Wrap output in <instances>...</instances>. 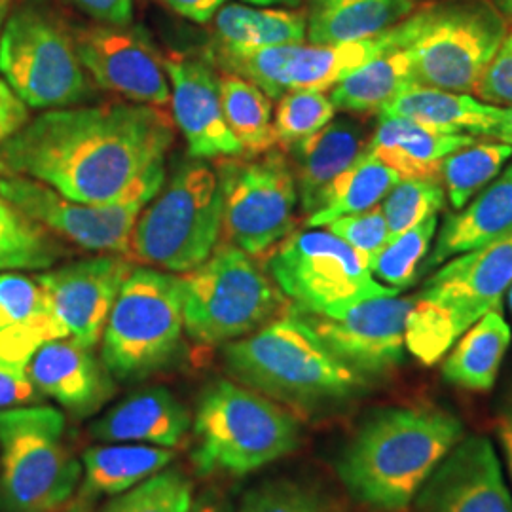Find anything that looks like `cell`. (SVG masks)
<instances>
[{
  "mask_svg": "<svg viewBox=\"0 0 512 512\" xmlns=\"http://www.w3.org/2000/svg\"><path fill=\"white\" fill-rule=\"evenodd\" d=\"M65 442V418L48 406L0 412V512H54L80 482Z\"/></svg>",
  "mask_w": 512,
  "mask_h": 512,
  "instance_id": "9",
  "label": "cell"
},
{
  "mask_svg": "<svg viewBox=\"0 0 512 512\" xmlns=\"http://www.w3.org/2000/svg\"><path fill=\"white\" fill-rule=\"evenodd\" d=\"M224 120L243 148V156L255 158L275 147L272 99L251 80L238 74H219Z\"/></svg>",
  "mask_w": 512,
  "mask_h": 512,
  "instance_id": "34",
  "label": "cell"
},
{
  "mask_svg": "<svg viewBox=\"0 0 512 512\" xmlns=\"http://www.w3.org/2000/svg\"><path fill=\"white\" fill-rule=\"evenodd\" d=\"M222 236L247 255L270 253L293 234L298 190L293 165L270 150L255 158H220Z\"/></svg>",
  "mask_w": 512,
  "mask_h": 512,
  "instance_id": "12",
  "label": "cell"
},
{
  "mask_svg": "<svg viewBox=\"0 0 512 512\" xmlns=\"http://www.w3.org/2000/svg\"><path fill=\"white\" fill-rule=\"evenodd\" d=\"M416 84L412 59L403 48L387 50L338 82L330 101L346 112H376L404 88Z\"/></svg>",
  "mask_w": 512,
  "mask_h": 512,
  "instance_id": "33",
  "label": "cell"
},
{
  "mask_svg": "<svg viewBox=\"0 0 512 512\" xmlns=\"http://www.w3.org/2000/svg\"><path fill=\"white\" fill-rule=\"evenodd\" d=\"M194 437L192 458L202 475L245 476L293 454L300 425L266 395L219 380L200 397Z\"/></svg>",
  "mask_w": 512,
  "mask_h": 512,
  "instance_id": "4",
  "label": "cell"
},
{
  "mask_svg": "<svg viewBox=\"0 0 512 512\" xmlns=\"http://www.w3.org/2000/svg\"><path fill=\"white\" fill-rule=\"evenodd\" d=\"M268 274L293 310L334 317L351 306L401 291L376 281L365 258L329 230L308 228L277 243Z\"/></svg>",
  "mask_w": 512,
  "mask_h": 512,
  "instance_id": "11",
  "label": "cell"
},
{
  "mask_svg": "<svg viewBox=\"0 0 512 512\" xmlns=\"http://www.w3.org/2000/svg\"><path fill=\"white\" fill-rule=\"evenodd\" d=\"M412 306L414 298L387 294L363 300L334 317L291 311L344 365L372 380L403 365L404 330Z\"/></svg>",
  "mask_w": 512,
  "mask_h": 512,
  "instance_id": "15",
  "label": "cell"
},
{
  "mask_svg": "<svg viewBox=\"0 0 512 512\" xmlns=\"http://www.w3.org/2000/svg\"><path fill=\"white\" fill-rule=\"evenodd\" d=\"M512 230V164L459 213L448 215L440 228L437 245L423 262L431 272L446 260L480 249Z\"/></svg>",
  "mask_w": 512,
  "mask_h": 512,
  "instance_id": "26",
  "label": "cell"
},
{
  "mask_svg": "<svg viewBox=\"0 0 512 512\" xmlns=\"http://www.w3.org/2000/svg\"><path fill=\"white\" fill-rule=\"evenodd\" d=\"M69 338L37 277L0 272V359L27 372L42 344Z\"/></svg>",
  "mask_w": 512,
  "mask_h": 512,
  "instance_id": "22",
  "label": "cell"
},
{
  "mask_svg": "<svg viewBox=\"0 0 512 512\" xmlns=\"http://www.w3.org/2000/svg\"><path fill=\"white\" fill-rule=\"evenodd\" d=\"M222 236L217 171L203 160L179 165L145 205L129 238V258L171 274L202 266Z\"/></svg>",
  "mask_w": 512,
  "mask_h": 512,
  "instance_id": "5",
  "label": "cell"
},
{
  "mask_svg": "<svg viewBox=\"0 0 512 512\" xmlns=\"http://www.w3.org/2000/svg\"><path fill=\"white\" fill-rule=\"evenodd\" d=\"M184 330L205 346L230 344L264 327L283 308V293L253 256L222 241L183 274Z\"/></svg>",
  "mask_w": 512,
  "mask_h": 512,
  "instance_id": "10",
  "label": "cell"
},
{
  "mask_svg": "<svg viewBox=\"0 0 512 512\" xmlns=\"http://www.w3.org/2000/svg\"><path fill=\"white\" fill-rule=\"evenodd\" d=\"M497 10L512 23V0H494Z\"/></svg>",
  "mask_w": 512,
  "mask_h": 512,
  "instance_id": "51",
  "label": "cell"
},
{
  "mask_svg": "<svg viewBox=\"0 0 512 512\" xmlns=\"http://www.w3.org/2000/svg\"><path fill=\"white\" fill-rule=\"evenodd\" d=\"M495 139H499V143L512 145V107H503V116L499 128L495 131Z\"/></svg>",
  "mask_w": 512,
  "mask_h": 512,
  "instance_id": "49",
  "label": "cell"
},
{
  "mask_svg": "<svg viewBox=\"0 0 512 512\" xmlns=\"http://www.w3.org/2000/svg\"><path fill=\"white\" fill-rule=\"evenodd\" d=\"M0 74L29 109H69L92 95L74 35L48 0H21L10 10Z\"/></svg>",
  "mask_w": 512,
  "mask_h": 512,
  "instance_id": "6",
  "label": "cell"
},
{
  "mask_svg": "<svg viewBox=\"0 0 512 512\" xmlns=\"http://www.w3.org/2000/svg\"><path fill=\"white\" fill-rule=\"evenodd\" d=\"M403 46L401 21L378 37L348 44H281L256 50L211 46L205 57L224 73L256 84L270 99L296 90L325 92L370 59Z\"/></svg>",
  "mask_w": 512,
  "mask_h": 512,
  "instance_id": "13",
  "label": "cell"
},
{
  "mask_svg": "<svg viewBox=\"0 0 512 512\" xmlns=\"http://www.w3.org/2000/svg\"><path fill=\"white\" fill-rule=\"evenodd\" d=\"M192 484L179 471L150 476L129 494L120 495V512H190Z\"/></svg>",
  "mask_w": 512,
  "mask_h": 512,
  "instance_id": "40",
  "label": "cell"
},
{
  "mask_svg": "<svg viewBox=\"0 0 512 512\" xmlns=\"http://www.w3.org/2000/svg\"><path fill=\"white\" fill-rule=\"evenodd\" d=\"M0 370H6V372H14V374H27V372H23V370H18L16 366H12L10 363H6L4 359H0Z\"/></svg>",
  "mask_w": 512,
  "mask_h": 512,
  "instance_id": "54",
  "label": "cell"
},
{
  "mask_svg": "<svg viewBox=\"0 0 512 512\" xmlns=\"http://www.w3.org/2000/svg\"><path fill=\"white\" fill-rule=\"evenodd\" d=\"M171 459V448L150 444L105 442L88 448L82 458L84 484L78 507L101 495L118 497L131 492L150 476L162 473Z\"/></svg>",
  "mask_w": 512,
  "mask_h": 512,
  "instance_id": "28",
  "label": "cell"
},
{
  "mask_svg": "<svg viewBox=\"0 0 512 512\" xmlns=\"http://www.w3.org/2000/svg\"><path fill=\"white\" fill-rule=\"evenodd\" d=\"M63 256L59 238L0 194V272L48 270Z\"/></svg>",
  "mask_w": 512,
  "mask_h": 512,
  "instance_id": "35",
  "label": "cell"
},
{
  "mask_svg": "<svg viewBox=\"0 0 512 512\" xmlns=\"http://www.w3.org/2000/svg\"><path fill=\"white\" fill-rule=\"evenodd\" d=\"M478 99L495 107H512V33L501 42L475 90Z\"/></svg>",
  "mask_w": 512,
  "mask_h": 512,
  "instance_id": "43",
  "label": "cell"
},
{
  "mask_svg": "<svg viewBox=\"0 0 512 512\" xmlns=\"http://www.w3.org/2000/svg\"><path fill=\"white\" fill-rule=\"evenodd\" d=\"M162 184H148L122 202L90 205L73 202L27 177L0 175V194L29 219L80 249L128 256L133 226Z\"/></svg>",
  "mask_w": 512,
  "mask_h": 512,
  "instance_id": "14",
  "label": "cell"
},
{
  "mask_svg": "<svg viewBox=\"0 0 512 512\" xmlns=\"http://www.w3.org/2000/svg\"><path fill=\"white\" fill-rule=\"evenodd\" d=\"M29 122V107L0 78V147Z\"/></svg>",
  "mask_w": 512,
  "mask_h": 512,
  "instance_id": "45",
  "label": "cell"
},
{
  "mask_svg": "<svg viewBox=\"0 0 512 512\" xmlns=\"http://www.w3.org/2000/svg\"><path fill=\"white\" fill-rule=\"evenodd\" d=\"M512 285V230L471 253L456 256L425 283L416 298L461 336L480 317L499 310Z\"/></svg>",
  "mask_w": 512,
  "mask_h": 512,
  "instance_id": "17",
  "label": "cell"
},
{
  "mask_svg": "<svg viewBox=\"0 0 512 512\" xmlns=\"http://www.w3.org/2000/svg\"><path fill=\"white\" fill-rule=\"evenodd\" d=\"M509 346V323L501 311H490L459 336L454 349L444 359L442 376L448 384L458 385L461 389L490 391Z\"/></svg>",
  "mask_w": 512,
  "mask_h": 512,
  "instance_id": "30",
  "label": "cell"
},
{
  "mask_svg": "<svg viewBox=\"0 0 512 512\" xmlns=\"http://www.w3.org/2000/svg\"><path fill=\"white\" fill-rule=\"evenodd\" d=\"M236 512H330L323 497L311 488L291 482L274 480L262 484L243 497Z\"/></svg>",
  "mask_w": 512,
  "mask_h": 512,
  "instance_id": "41",
  "label": "cell"
},
{
  "mask_svg": "<svg viewBox=\"0 0 512 512\" xmlns=\"http://www.w3.org/2000/svg\"><path fill=\"white\" fill-rule=\"evenodd\" d=\"M414 512H512L492 440L463 435L416 495Z\"/></svg>",
  "mask_w": 512,
  "mask_h": 512,
  "instance_id": "19",
  "label": "cell"
},
{
  "mask_svg": "<svg viewBox=\"0 0 512 512\" xmlns=\"http://www.w3.org/2000/svg\"><path fill=\"white\" fill-rule=\"evenodd\" d=\"M27 376L42 395L52 397L78 418H88L109 403L114 378L93 353L73 338L42 344L27 363Z\"/></svg>",
  "mask_w": 512,
  "mask_h": 512,
  "instance_id": "21",
  "label": "cell"
},
{
  "mask_svg": "<svg viewBox=\"0 0 512 512\" xmlns=\"http://www.w3.org/2000/svg\"><path fill=\"white\" fill-rule=\"evenodd\" d=\"M171 12L194 23H209L228 0H158Z\"/></svg>",
  "mask_w": 512,
  "mask_h": 512,
  "instance_id": "47",
  "label": "cell"
},
{
  "mask_svg": "<svg viewBox=\"0 0 512 512\" xmlns=\"http://www.w3.org/2000/svg\"><path fill=\"white\" fill-rule=\"evenodd\" d=\"M336 107L323 92L296 90L279 97L274 116L275 143L293 147L334 120Z\"/></svg>",
  "mask_w": 512,
  "mask_h": 512,
  "instance_id": "38",
  "label": "cell"
},
{
  "mask_svg": "<svg viewBox=\"0 0 512 512\" xmlns=\"http://www.w3.org/2000/svg\"><path fill=\"white\" fill-rule=\"evenodd\" d=\"M65 2L97 23L126 27L133 19V0H65Z\"/></svg>",
  "mask_w": 512,
  "mask_h": 512,
  "instance_id": "44",
  "label": "cell"
},
{
  "mask_svg": "<svg viewBox=\"0 0 512 512\" xmlns=\"http://www.w3.org/2000/svg\"><path fill=\"white\" fill-rule=\"evenodd\" d=\"M190 512H220L219 507L215 503H209V501H202L198 503L194 509Z\"/></svg>",
  "mask_w": 512,
  "mask_h": 512,
  "instance_id": "53",
  "label": "cell"
},
{
  "mask_svg": "<svg viewBox=\"0 0 512 512\" xmlns=\"http://www.w3.org/2000/svg\"><path fill=\"white\" fill-rule=\"evenodd\" d=\"M131 272V258L107 253L42 272L37 281L48 294L55 317L69 338L86 348H95L114 300Z\"/></svg>",
  "mask_w": 512,
  "mask_h": 512,
  "instance_id": "18",
  "label": "cell"
},
{
  "mask_svg": "<svg viewBox=\"0 0 512 512\" xmlns=\"http://www.w3.org/2000/svg\"><path fill=\"white\" fill-rule=\"evenodd\" d=\"M101 512H120V497H116L112 503H109Z\"/></svg>",
  "mask_w": 512,
  "mask_h": 512,
  "instance_id": "55",
  "label": "cell"
},
{
  "mask_svg": "<svg viewBox=\"0 0 512 512\" xmlns=\"http://www.w3.org/2000/svg\"><path fill=\"white\" fill-rule=\"evenodd\" d=\"M511 158L512 145L507 143H473L452 152L440 169L452 207L463 209L480 188L494 181Z\"/></svg>",
  "mask_w": 512,
  "mask_h": 512,
  "instance_id": "36",
  "label": "cell"
},
{
  "mask_svg": "<svg viewBox=\"0 0 512 512\" xmlns=\"http://www.w3.org/2000/svg\"><path fill=\"white\" fill-rule=\"evenodd\" d=\"M503 107L488 105L469 93L446 92L412 84L378 110V118H404L444 135H492Z\"/></svg>",
  "mask_w": 512,
  "mask_h": 512,
  "instance_id": "24",
  "label": "cell"
},
{
  "mask_svg": "<svg viewBox=\"0 0 512 512\" xmlns=\"http://www.w3.org/2000/svg\"><path fill=\"white\" fill-rule=\"evenodd\" d=\"M171 84L175 126L183 133L190 158L220 160L243 156V148L224 120L219 74L203 55L171 54L164 59Z\"/></svg>",
  "mask_w": 512,
  "mask_h": 512,
  "instance_id": "20",
  "label": "cell"
},
{
  "mask_svg": "<svg viewBox=\"0 0 512 512\" xmlns=\"http://www.w3.org/2000/svg\"><path fill=\"white\" fill-rule=\"evenodd\" d=\"M363 129L351 120H336L296 143L293 173L302 211L310 217L325 202L327 190L365 150Z\"/></svg>",
  "mask_w": 512,
  "mask_h": 512,
  "instance_id": "25",
  "label": "cell"
},
{
  "mask_svg": "<svg viewBox=\"0 0 512 512\" xmlns=\"http://www.w3.org/2000/svg\"><path fill=\"white\" fill-rule=\"evenodd\" d=\"M183 332V275L133 268L103 330L101 361L114 380H143L175 359Z\"/></svg>",
  "mask_w": 512,
  "mask_h": 512,
  "instance_id": "7",
  "label": "cell"
},
{
  "mask_svg": "<svg viewBox=\"0 0 512 512\" xmlns=\"http://www.w3.org/2000/svg\"><path fill=\"white\" fill-rule=\"evenodd\" d=\"M224 363L241 384L304 410L349 403L370 387V380L344 365L293 311L230 342Z\"/></svg>",
  "mask_w": 512,
  "mask_h": 512,
  "instance_id": "3",
  "label": "cell"
},
{
  "mask_svg": "<svg viewBox=\"0 0 512 512\" xmlns=\"http://www.w3.org/2000/svg\"><path fill=\"white\" fill-rule=\"evenodd\" d=\"M446 194L437 179H403L382 203L389 236L395 238L444 207Z\"/></svg>",
  "mask_w": 512,
  "mask_h": 512,
  "instance_id": "39",
  "label": "cell"
},
{
  "mask_svg": "<svg viewBox=\"0 0 512 512\" xmlns=\"http://www.w3.org/2000/svg\"><path fill=\"white\" fill-rule=\"evenodd\" d=\"M84 71L99 90L129 99V103L167 109L171 84L164 59L139 29L95 23L74 33Z\"/></svg>",
  "mask_w": 512,
  "mask_h": 512,
  "instance_id": "16",
  "label": "cell"
},
{
  "mask_svg": "<svg viewBox=\"0 0 512 512\" xmlns=\"http://www.w3.org/2000/svg\"><path fill=\"white\" fill-rule=\"evenodd\" d=\"M401 181L395 169L363 150L357 162L330 184L323 207L311 213L306 226L321 228L340 217L372 209Z\"/></svg>",
  "mask_w": 512,
  "mask_h": 512,
  "instance_id": "32",
  "label": "cell"
},
{
  "mask_svg": "<svg viewBox=\"0 0 512 512\" xmlns=\"http://www.w3.org/2000/svg\"><path fill=\"white\" fill-rule=\"evenodd\" d=\"M497 437L501 442V448H503V454L505 459L509 463V471L512 476V397L503 404L501 412H499V418H497Z\"/></svg>",
  "mask_w": 512,
  "mask_h": 512,
  "instance_id": "48",
  "label": "cell"
},
{
  "mask_svg": "<svg viewBox=\"0 0 512 512\" xmlns=\"http://www.w3.org/2000/svg\"><path fill=\"white\" fill-rule=\"evenodd\" d=\"M473 143L471 135H444L404 118H380L365 150L395 169L401 179H437L444 160Z\"/></svg>",
  "mask_w": 512,
  "mask_h": 512,
  "instance_id": "27",
  "label": "cell"
},
{
  "mask_svg": "<svg viewBox=\"0 0 512 512\" xmlns=\"http://www.w3.org/2000/svg\"><path fill=\"white\" fill-rule=\"evenodd\" d=\"M403 48L420 86L475 92L507 37L503 18L480 0L431 6L401 21Z\"/></svg>",
  "mask_w": 512,
  "mask_h": 512,
  "instance_id": "8",
  "label": "cell"
},
{
  "mask_svg": "<svg viewBox=\"0 0 512 512\" xmlns=\"http://www.w3.org/2000/svg\"><path fill=\"white\" fill-rule=\"evenodd\" d=\"M306 31V14L285 8L224 4L213 18V44L234 50L300 44Z\"/></svg>",
  "mask_w": 512,
  "mask_h": 512,
  "instance_id": "31",
  "label": "cell"
},
{
  "mask_svg": "<svg viewBox=\"0 0 512 512\" xmlns=\"http://www.w3.org/2000/svg\"><path fill=\"white\" fill-rule=\"evenodd\" d=\"M509 306H511V311H512V285H511V289H509Z\"/></svg>",
  "mask_w": 512,
  "mask_h": 512,
  "instance_id": "56",
  "label": "cell"
},
{
  "mask_svg": "<svg viewBox=\"0 0 512 512\" xmlns=\"http://www.w3.org/2000/svg\"><path fill=\"white\" fill-rule=\"evenodd\" d=\"M410 10L412 0H311L306 38L329 46L378 37Z\"/></svg>",
  "mask_w": 512,
  "mask_h": 512,
  "instance_id": "29",
  "label": "cell"
},
{
  "mask_svg": "<svg viewBox=\"0 0 512 512\" xmlns=\"http://www.w3.org/2000/svg\"><path fill=\"white\" fill-rule=\"evenodd\" d=\"M175 120L137 103L46 110L0 147V175L27 177L73 202L109 205L165 181Z\"/></svg>",
  "mask_w": 512,
  "mask_h": 512,
  "instance_id": "1",
  "label": "cell"
},
{
  "mask_svg": "<svg viewBox=\"0 0 512 512\" xmlns=\"http://www.w3.org/2000/svg\"><path fill=\"white\" fill-rule=\"evenodd\" d=\"M190 429V414L165 387H147L114 404L93 423L99 442H133L177 448Z\"/></svg>",
  "mask_w": 512,
  "mask_h": 512,
  "instance_id": "23",
  "label": "cell"
},
{
  "mask_svg": "<svg viewBox=\"0 0 512 512\" xmlns=\"http://www.w3.org/2000/svg\"><path fill=\"white\" fill-rule=\"evenodd\" d=\"M245 2H251V4H258V6H298L300 0H245Z\"/></svg>",
  "mask_w": 512,
  "mask_h": 512,
  "instance_id": "50",
  "label": "cell"
},
{
  "mask_svg": "<svg viewBox=\"0 0 512 512\" xmlns=\"http://www.w3.org/2000/svg\"><path fill=\"white\" fill-rule=\"evenodd\" d=\"M465 435L458 416L416 404L374 412L344 446L336 471L349 495L372 511L412 507L425 480Z\"/></svg>",
  "mask_w": 512,
  "mask_h": 512,
  "instance_id": "2",
  "label": "cell"
},
{
  "mask_svg": "<svg viewBox=\"0 0 512 512\" xmlns=\"http://www.w3.org/2000/svg\"><path fill=\"white\" fill-rule=\"evenodd\" d=\"M327 230L334 236L344 239L349 247H353L359 255L363 256L366 264L376 258L389 241V228L385 222L382 207H372L363 213L346 215L340 219L332 220L327 224Z\"/></svg>",
  "mask_w": 512,
  "mask_h": 512,
  "instance_id": "42",
  "label": "cell"
},
{
  "mask_svg": "<svg viewBox=\"0 0 512 512\" xmlns=\"http://www.w3.org/2000/svg\"><path fill=\"white\" fill-rule=\"evenodd\" d=\"M37 397V387L27 374L0 370V408H16L31 403Z\"/></svg>",
  "mask_w": 512,
  "mask_h": 512,
  "instance_id": "46",
  "label": "cell"
},
{
  "mask_svg": "<svg viewBox=\"0 0 512 512\" xmlns=\"http://www.w3.org/2000/svg\"><path fill=\"white\" fill-rule=\"evenodd\" d=\"M12 2H14V0H0V31H2V27H4V23H6V18H8L10 10H12Z\"/></svg>",
  "mask_w": 512,
  "mask_h": 512,
  "instance_id": "52",
  "label": "cell"
},
{
  "mask_svg": "<svg viewBox=\"0 0 512 512\" xmlns=\"http://www.w3.org/2000/svg\"><path fill=\"white\" fill-rule=\"evenodd\" d=\"M439 226L437 215L423 220L403 234L389 238L384 249L370 262V272L384 281L385 287L403 291L420 275L421 262L429 255L431 241Z\"/></svg>",
  "mask_w": 512,
  "mask_h": 512,
  "instance_id": "37",
  "label": "cell"
}]
</instances>
